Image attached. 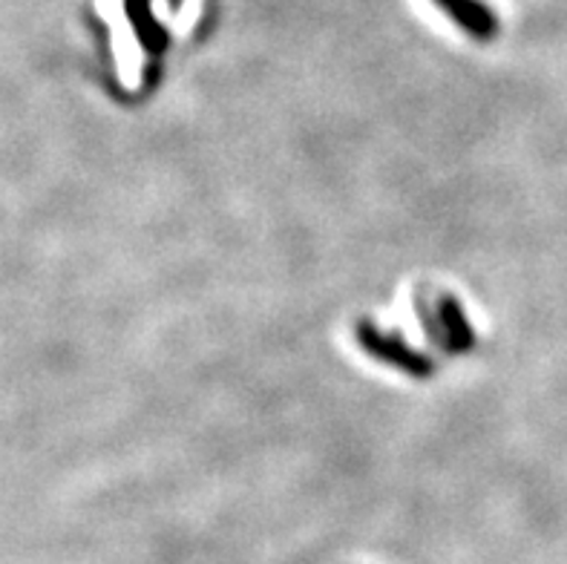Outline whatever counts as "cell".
<instances>
[{
  "label": "cell",
  "instance_id": "cell-1",
  "mask_svg": "<svg viewBox=\"0 0 567 564\" xmlns=\"http://www.w3.org/2000/svg\"><path fill=\"white\" fill-rule=\"evenodd\" d=\"M358 340L363 343V349H367L372 358L383 360V363L389 366H395V369H403V372H410L412 378H430L432 360L424 358L421 351L410 349V346L403 343L401 337L383 335L381 329H374L372 322H360Z\"/></svg>",
  "mask_w": 567,
  "mask_h": 564
},
{
  "label": "cell",
  "instance_id": "cell-2",
  "mask_svg": "<svg viewBox=\"0 0 567 564\" xmlns=\"http://www.w3.org/2000/svg\"><path fill=\"white\" fill-rule=\"evenodd\" d=\"M439 322H441V331H444L446 349H453L455 355H464V351L473 349L475 335L473 329H470L467 317H464V311H461L455 297H441Z\"/></svg>",
  "mask_w": 567,
  "mask_h": 564
},
{
  "label": "cell",
  "instance_id": "cell-3",
  "mask_svg": "<svg viewBox=\"0 0 567 564\" xmlns=\"http://www.w3.org/2000/svg\"><path fill=\"white\" fill-rule=\"evenodd\" d=\"M439 3L467 29L470 35L482 38V41L496 35V18L482 3H475V0H439Z\"/></svg>",
  "mask_w": 567,
  "mask_h": 564
}]
</instances>
